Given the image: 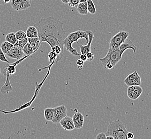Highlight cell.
<instances>
[{"label": "cell", "mask_w": 151, "mask_h": 139, "mask_svg": "<svg viewBox=\"0 0 151 139\" xmlns=\"http://www.w3.org/2000/svg\"><path fill=\"white\" fill-rule=\"evenodd\" d=\"M34 26L38 30L40 44L45 42L51 48L58 45L64 49L63 41L66 31L63 29V23L61 20L50 16L41 19Z\"/></svg>", "instance_id": "obj_1"}, {"label": "cell", "mask_w": 151, "mask_h": 139, "mask_svg": "<svg viewBox=\"0 0 151 139\" xmlns=\"http://www.w3.org/2000/svg\"><path fill=\"white\" fill-rule=\"evenodd\" d=\"M125 51L120 47L116 49H112L109 46L107 54L104 57L100 58V61L105 69H113L117 63L121 60L123 54Z\"/></svg>", "instance_id": "obj_2"}, {"label": "cell", "mask_w": 151, "mask_h": 139, "mask_svg": "<svg viewBox=\"0 0 151 139\" xmlns=\"http://www.w3.org/2000/svg\"><path fill=\"white\" fill-rule=\"evenodd\" d=\"M83 38L86 40V43L84 45H86L88 44L89 40L88 34L86 31L78 30L75 32L70 33V34L67 36V38H65L64 39L63 44L64 47L66 48V50L72 55L76 56H79L81 54L77 52V50L75 48H73L72 45L73 43L75 42H77L78 44V40L79 39Z\"/></svg>", "instance_id": "obj_3"}, {"label": "cell", "mask_w": 151, "mask_h": 139, "mask_svg": "<svg viewBox=\"0 0 151 139\" xmlns=\"http://www.w3.org/2000/svg\"><path fill=\"white\" fill-rule=\"evenodd\" d=\"M128 130L119 119L110 122L106 132L107 135H111L114 139H127Z\"/></svg>", "instance_id": "obj_4"}, {"label": "cell", "mask_w": 151, "mask_h": 139, "mask_svg": "<svg viewBox=\"0 0 151 139\" xmlns=\"http://www.w3.org/2000/svg\"><path fill=\"white\" fill-rule=\"evenodd\" d=\"M129 36V33L127 31H119L111 38L109 41V46L112 49H116L119 48L123 42H125Z\"/></svg>", "instance_id": "obj_5"}, {"label": "cell", "mask_w": 151, "mask_h": 139, "mask_svg": "<svg viewBox=\"0 0 151 139\" xmlns=\"http://www.w3.org/2000/svg\"><path fill=\"white\" fill-rule=\"evenodd\" d=\"M54 116L52 122L54 124H58L62 119L67 116L68 110L64 105H61L58 107H54Z\"/></svg>", "instance_id": "obj_6"}, {"label": "cell", "mask_w": 151, "mask_h": 139, "mask_svg": "<svg viewBox=\"0 0 151 139\" xmlns=\"http://www.w3.org/2000/svg\"><path fill=\"white\" fill-rule=\"evenodd\" d=\"M124 82L128 86H140L142 84L141 77L139 74L134 71V72L131 73L124 79Z\"/></svg>", "instance_id": "obj_7"}, {"label": "cell", "mask_w": 151, "mask_h": 139, "mask_svg": "<svg viewBox=\"0 0 151 139\" xmlns=\"http://www.w3.org/2000/svg\"><path fill=\"white\" fill-rule=\"evenodd\" d=\"M29 0H11V5L16 11H22L31 6Z\"/></svg>", "instance_id": "obj_8"}, {"label": "cell", "mask_w": 151, "mask_h": 139, "mask_svg": "<svg viewBox=\"0 0 151 139\" xmlns=\"http://www.w3.org/2000/svg\"><path fill=\"white\" fill-rule=\"evenodd\" d=\"M143 90L140 86H130L127 89V95L129 99L136 100L142 95Z\"/></svg>", "instance_id": "obj_9"}, {"label": "cell", "mask_w": 151, "mask_h": 139, "mask_svg": "<svg viewBox=\"0 0 151 139\" xmlns=\"http://www.w3.org/2000/svg\"><path fill=\"white\" fill-rule=\"evenodd\" d=\"M62 128L65 130L71 131L75 129V126L73 121V118L69 116H65L59 123Z\"/></svg>", "instance_id": "obj_10"}, {"label": "cell", "mask_w": 151, "mask_h": 139, "mask_svg": "<svg viewBox=\"0 0 151 139\" xmlns=\"http://www.w3.org/2000/svg\"><path fill=\"white\" fill-rule=\"evenodd\" d=\"M86 32L88 34L89 41L86 45L81 44L79 46L81 54H86L87 52H90L91 45L92 41L94 39V34L92 31H91V30H87V31H86Z\"/></svg>", "instance_id": "obj_11"}, {"label": "cell", "mask_w": 151, "mask_h": 139, "mask_svg": "<svg viewBox=\"0 0 151 139\" xmlns=\"http://www.w3.org/2000/svg\"><path fill=\"white\" fill-rule=\"evenodd\" d=\"M6 55H7L10 58L19 60L24 57L25 54H24L22 50L20 49L17 47L14 46L12 49L7 52V54Z\"/></svg>", "instance_id": "obj_12"}, {"label": "cell", "mask_w": 151, "mask_h": 139, "mask_svg": "<svg viewBox=\"0 0 151 139\" xmlns=\"http://www.w3.org/2000/svg\"><path fill=\"white\" fill-rule=\"evenodd\" d=\"M72 118L75 126V128L80 129L83 128L84 123V118L82 113L77 112L73 115Z\"/></svg>", "instance_id": "obj_13"}, {"label": "cell", "mask_w": 151, "mask_h": 139, "mask_svg": "<svg viewBox=\"0 0 151 139\" xmlns=\"http://www.w3.org/2000/svg\"><path fill=\"white\" fill-rule=\"evenodd\" d=\"M4 75L6 76V82H5V84L3 85V87L1 88V91L2 94H5L6 93H8V92L10 91H12L13 90L12 87V85L10 84V82L9 81V74L6 73L4 74Z\"/></svg>", "instance_id": "obj_14"}, {"label": "cell", "mask_w": 151, "mask_h": 139, "mask_svg": "<svg viewBox=\"0 0 151 139\" xmlns=\"http://www.w3.org/2000/svg\"><path fill=\"white\" fill-rule=\"evenodd\" d=\"M26 36L28 38L38 37V32L35 26H29L26 30Z\"/></svg>", "instance_id": "obj_15"}, {"label": "cell", "mask_w": 151, "mask_h": 139, "mask_svg": "<svg viewBox=\"0 0 151 139\" xmlns=\"http://www.w3.org/2000/svg\"><path fill=\"white\" fill-rule=\"evenodd\" d=\"M28 42L32 46L33 49L35 52L40 46V41L39 37L37 38H28Z\"/></svg>", "instance_id": "obj_16"}, {"label": "cell", "mask_w": 151, "mask_h": 139, "mask_svg": "<svg viewBox=\"0 0 151 139\" xmlns=\"http://www.w3.org/2000/svg\"><path fill=\"white\" fill-rule=\"evenodd\" d=\"M77 10L80 15H86L88 14L87 2H80L77 7Z\"/></svg>", "instance_id": "obj_17"}, {"label": "cell", "mask_w": 151, "mask_h": 139, "mask_svg": "<svg viewBox=\"0 0 151 139\" xmlns=\"http://www.w3.org/2000/svg\"><path fill=\"white\" fill-rule=\"evenodd\" d=\"M54 109L52 107H47L44 110V117L47 121L52 122L54 116Z\"/></svg>", "instance_id": "obj_18"}, {"label": "cell", "mask_w": 151, "mask_h": 139, "mask_svg": "<svg viewBox=\"0 0 151 139\" xmlns=\"http://www.w3.org/2000/svg\"><path fill=\"white\" fill-rule=\"evenodd\" d=\"M52 52H55L57 55L56 63L61 61V59L63 57V50L61 48V47L58 46V45L55 46L52 48Z\"/></svg>", "instance_id": "obj_19"}, {"label": "cell", "mask_w": 151, "mask_h": 139, "mask_svg": "<svg viewBox=\"0 0 151 139\" xmlns=\"http://www.w3.org/2000/svg\"><path fill=\"white\" fill-rule=\"evenodd\" d=\"M14 47V44L10 43L9 42L5 41L3 42L2 44H1V46L0 47L1 49L2 50L5 54H6L7 52L12 49Z\"/></svg>", "instance_id": "obj_20"}, {"label": "cell", "mask_w": 151, "mask_h": 139, "mask_svg": "<svg viewBox=\"0 0 151 139\" xmlns=\"http://www.w3.org/2000/svg\"><path fill=\"white\" fill-rule=\"evenodd\" d=\"M16 63H14V64H9V65H7L6 66V69L4 70V71H3V74L4 73H8L10 75H14L16 73Z\"/></svg>", "instance_id": "obj_21"}, {"label": "cell", "mask_w": 151, "mask_h": 139, "mask_svg": "<svg viewBox=\"0 0 151 139\" xmlns=\"http://www.w3.org/2000/svg\"><path fill=\"white\" fill-rule=\"evenodd\" d=\"M87 6L88 12L91 15H94L96 12V10L93 0H88L87 1Z\"/></svg>", "instance_id": "obj_22"}, {"label": "cell", "mask_w": 151, "mask_h": 139, "mask_svg": "<svg viewBox=\"0 0 151 139\" xmlns=\"http://www.w3.org/2000/svg\"><path fill=\"white\" fill-rule=\"evenodd\" d=\"M23 52L24 54L27 56H29L35 52V51L33 49V48L29 42H27L25 45V46L24 47V48H23Z\"/></svg>", "instance_id": "obj_23"}, {"label": "cell", "mask_w": 151, "mask_h": 139, "mask_svg": "<svg viewBox=\"0 0 151 139\" xmlns=\"http://www.w3.org/2000/svg\"><path fill=\"white\" fill-rule=\"evenodd\" d=\"M6 41L14 45L17 41L15 33L10 32L6 35Z\"/></svg>", "instance_id": "obj_24"}, {"label": "cell", "mask_w": 151, "mask_h": 139, "mask_svg": "<svg viewBox=\"0 0 151 139\" xmlns=\"http://www.w3.org/2000/svg\"><path fill=\"white\" fill-rule=\"evenodd\" d=\"M28 42V38H25L24 39H22L21 40H18L16 41L14 46L15 47H17L18 48L23 50V48L25 45Z\"/></svg>", "instance_id": "obj_25"}, {"label": "cell", "mask_w": 151, "mask_h": 139, "mask_svg": "<svg viewBox=\"0 0 151 139\" xmlns=\"http://www.w3.org/2000/svg\"><path fill=\"white\" fill-rule=\"evenodd\" d=\"M15 35H16V37L17 41L21 40L22 39L27 38L26 32H24L23 31H22V30L18 31L17 32H16L15 33Z\"/></svg>", "instance_id": "obj_26"}, {"label": "cell", "mask_w": 151, "mask_h": 139, "mask_svg": "<svg viewBox=\"0 0 151 139\" xmlns=\"http://www.w3.org/2000/svg\"><path fill=\"white\" fill-rule=\"evenodd\" d=\"M48 62L50 63H51L52 62H55V59L57 58V55L55 52L52 50L50 52H49L48 55Z\"/></svg>", "instance_id": "obj_27"}, {"label": "cell", "mask_w": 151, "mask_h": 139, "mask_svg": "<svg viewBox=\"0 0 151 139\" xmlns=\"http://www.w3.org/2000/svg\"><path fill=\"white\" fill-rule=\"evenodd\" d=\"M79 3H80V0H70L68 4L71 8L75 7L77 8V7Z\"/></svg>", "instance_id": "obj_28"}, {"label": "cell", "mask_w": 151, "mask_h": 139, "mask_svg": "<svg viewBox=\"0 0 151 139\" xmlns=\"http://www.w3.org/2000/svg\"><path fill=\"white\" fill-rule=\"evenodd\" d=\"M0 61L3 62H6L9 64L10 63V62L7 59V58H6L5 54L2 52L1 48H0Z\"/></svg>", "instance_id": "obj_29"}, {"label": "cell", "mask_w": 151, "mask_h": 139, "mask_svg": "<svg viewBox=\"0 0 151 139\" xmlns=\"http://www.w3.org/2000/svg\"><path fill=\"white\" fill-rule=\"evenodd\" d=\"M84 63V62L83 61H82L81 59H80V58L77 61L76 64H77V66H78V68L79 70H81L83 68Z\"/></svg>", "instance_id": "obj_30"}, {"label": "cell", "mask_w": 151, "mask_h": 139, "mask_svg": "<svg viewBox=\"0 0 151 139\" xmlns=\"http://www.w3.org/2000/svg\"><path fill=\"white\" fill-rule=\"evenodd\" d=\"M86 56H87V61L91 62V61H93V59H94V56L93 55V53L91 52H87L86 54Z\"/></svg>", "instance_id": "obj_31"}, {"label": "cell", "mask_w": 151, "mask_h": 139, "mask_svg": "<svg viewBox=\"0 0 151 139\" xmlns=\"http://www.w3.org/2000/svg\"><path fill=\"white\" fill-rule=\"evenodd\" d=\"M96 139H106V134L104 133H99L96 138Z\"/></svg>", "instance_id": "obj_32"}, {"label": "cell", "mask_w": 151, "mask_h": 139, "mask_svg": "<svg viewBox=\"0 0 151 139\" xmlns=\"http://www.w3.org/2000/svg\"><path fill=\"white\" fill-rule=\"evenodd\" d=\"M80 57V59H81L82 61H84V62L87 61V56H86V54H81L79 56Z\"/></svg>", "instance_id": "obj_33"}, {"label": "cell", "mask_w": 151, "mask_h": 139, "mask_svg": "<svg viewBox=\"0 0 151 139\" xmlns=\"http://www.w3.org/2000/svg\"><path fill=\"white\" fill-rule=\"evenodd\" d=\"M134 138V134L132 132H128L127 133V139H133Z\"/></svg>", "instance_id": "obj_34"}, {"label": "cell", "mask_w": 151, "mask_h": 139, "mask_svg": "<svg viewBox=\"0 0 151 139\" xmlns=\"http://www.w3.org/2000/svg\"><path fill=\"white\" fill-rule=\"evenodd\" d=\"M62 2L64 4H68L70 0H61Z\"/></svg>", "instance_id": "obj_35"}, {"label": "cell", "mask_w": 151, "mask_h": 139, "mask_svg": "<svg viewBox=\"0 0 151 139\" xmlns=\"http://www.w3.org/2000/svg\"><path fill=\"white\" fill-rule=\"evenodd\" d=\"M106 139H114V137L111 135H107L106 136Z\"/></svg>", "instance_id": "obj_36"}, {"label": "cell", "mask_w": 151, "mask_h": 139, "mask_svg": "<svg viewBox=\"0 0 151 139\" xmlns=\"http://www.w3.org/2000/svg\"><path fill=\"white\" fill-rule=\"evenodd\" d=\"M3 2L4 4H6V3H8L11 2V0H3Z\"/></svg>", "instance_id": "obj_37"}, {"label": "cell", "mask_w": 151, "mask_h": 139, "mask_svg": "<svg viewBox=\"0 0 151 139\" xmlns=\"http://www.w3.org/2000/svg\"><path fill=\"white\" fill-rule=\"evenodd\" d=\"M2 4H5L3 2V0H0V5H2Z\"/></svg>", "instance_id": "obj_38"}, {"label": "cell", "mask_w": 151, "mask_h": 139, "mask_svg": "<svg viewBox=\"0 0 151 139\" xmlns=\"http://www.w3.org/2000/svg\"><path fill=\"white\" fill-rule=\"evenodd\" d=\"M88 0H80V2H87Z\"/></svg>", "instance_id": "obj_39"}, {"label": "cell", "mask_w": 151, "mask_h": 139, "mask_svg": "<svg viewBox=\"0 0 151 139\" xmlns=\"http://www.w3.org/2000/svg\"><path fill=\"white\" fill-rule=\"evenodd\" d=\"M1 68H0V75H1Z\"/></svg>", "instance_id": "obj_40"}, {"label": "cell", "mask_w": 151, "mask_h": 139, "mask_svg": "<svg viewBox=\"0 0 151 139\" xmlns=\"http://www.w3.org/2000/svg\"><path fill=\"white\" fill-rule=\"evenodd\" d=\"M29 1H32V0H29Z\"/></svg>", "instance_id": "obj_41"}]
</instances>
